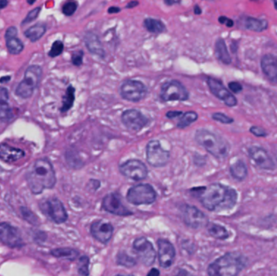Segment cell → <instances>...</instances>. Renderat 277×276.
<instances>
[{
    "label": "cell",
    "mask_w": 277,
    "mask_h": 276,
    "mask_svg": "<svg viewBox=\"0 0 277 276\" xmlns=\"http://www.w3.org/2000/svg\"><path fill=\"white\" fill-rule=\"evenodd\" d=\"M198 190V198L206 209L211 211H228L234 207L238 201V194L235 189L222 185L214 183L208 187L196 189Z\"/></svg>",
    "instance_id": "cell-1"
},
{
    "label": "cell",
    "mask_w": 277,
    "mask_h": 276,
    "mask_svg": "<svg viewBox=\"0 0 277 276\" xmlns=\"http://www.w3.org/2000/svg\"><path fill=\"white\" fill-rule=\"evenodd\" d=\"M30 190L35 195L42 193L44 189H52L56 184V172L47 159L36 160L31 170L26 175Z\"/></svg>",
    "instance_id": "cell-2"
},
{
    "label": "cell",
    "mask_w": 277,
    "mask_h": 276,
    "mask_svg": "<svg viewBox=\"0 0 277 276\" xmlns=\"http://www.w3.org/2000/svg\"><path fill=\"white\" fill-rule=\"evenodd\" d=\"M247 264V259L239 252H229L214 261L208 268L212 276L238 275Z\"/></svg>",
    "instance_id": "cell-3"
},
{
    "label": "cell",
    "mask_w": 277,
    "mask_h": 276,
    "mask_svg": "<svg viewBox=\"0 0 277 276\" xmlns=\"http://www.w3.org/2000/svg\"><path fill=\"white\" fill-rule=\"evenodd\" d=\"M195 139L200 146L212 154L214 157L219 160H223L227 157L230 152V145L220 135L206 129H200L196 131Z\"/></svg>",
    "instance_id": "cell-4"
},
{
    "label": "cell",
    "mask_w": 277,
    "mask_h": 276,
    "mask_svg": "<svg viewBox=\"0 0 277 276\" xmlns=\"http://www.w3.org/2000/svg\"><path fill=\"white\" fill-rule=\"evenodd\" d=\"M42 75V67L37 65L29 67L24 73V79L16 88V95L24 99L31 97L34 89L38 87Z\"/></svg>",
    "instance_id": "cell-5"
},
{
    "label": "cell",
    "mask_w": 277,
    "mask_h": 276,
    "mask_svg": "<svg viewBox=\"0 0 277 276\" xmlns=\"http://www.w3.org/2000/svg\"><path fill=\"white\" fill-rule=\"evenodd\" d=\"M156 193L149 184H138L129 189L127 195V201L134 205H149L154 203Z\"/></svg>",
    "instance_id": "cell-6"
},
{
    "label": "cell",
    "mask_w": 277,
    "mask_h": 276,
    "mask_svg": "<svg viewBox=\"0 0 277 276\" xmlns=\"http://www.w3.org/2000/svg\"><path fill=\"white\" fill-rule=\"evenodd\" d=\"M148 89L141 81L127 79L120 87V95L124 100L131 102H138L146 97Z\"/></svg>",
    "instance_id": "cell-7"
},
{
    "label": "cell",
    "mask_w": 277,
    "mask_h": 276,
    "mask_svg": "<svg viewBox=\"0 0 277 276\" xmlns=\"http://www.w3.org/2000/svg\"><path fill=\"white\" fill-rule=\"evenodd\" d=\"M40 208L46 216L56 224H63L68 219V213L60 200L50 198L40 203Z\"/></svg>",
    "instance_id": "cell-8"
},
{
    "label": "cell",
    "mask_w": 277,
    "mask_h": 276,
    "mask_svg": "<svg viewBox=\"0 0 277 276\" xmlns=\"http://www.w3.org/2000/svg\"><path fill=\"white\" fill-rule=\"evenodd\" d=\"M160 98L164 101H184L188 100L189 93L179 81H168L161 86Z\"/></svg>",
    "instance_id": "cell-9"
},
{
    "label": "cell",
    "mask_w": 277,
    "mask_h": 276,
    "mask_svg": "<svg viewBox=\"0 0 277 276\" xmlns=\"http://www.w3.org/2000/svg\"><path fill=\"white\" fill-rule=\"evenodd\" d=\"M147 161L153 167H163L168 163L171 154L164 150L158 140H152L146 147Z\"/></svg>",
    "instance_id": "cell-10"
},
{
    "label": "cell",
    "mask_w": 277,
    "mask_h": 276,
    "mask_svg": "<svg viewBox=\"0 0 277 276\" xmlns=\"http://www.w3.org/2000/svg\"><path fill=\"white\" fill-rule=\"evenodd\" d=\"M133 249L137 256L146 266H150L156 260V253L152 243L145 237H138L133 242Z\"/></svg>",
    "instance_id": "cell-11"
},
{
    "label": "cell",
    "mask_w": 277,
    "mask_h": 276,
    "mask_svg": "<svg viewBox=\"0 0 277 276\" xmlns=\"http://www.w3.org/2000/svg\"><path fill=\"white\" fill-rule=\"evenodd\" d=\"M121 174L129 179L142 181L148 176L149 170L142 161L138 160H129L119 166Z\"/></svg>",
    "instance_id": "cell-12"
},
{
    "label": "cell",
    "mask_w": 277,
    "mask_h": 276,
    "mask_svg": "<svg viewBox=\"0 0 277 276\" xmlns=\"http://www.w3.org/2000/svg\"><path fill=\"white\" fill-rule=\"evenodd\" d=\"M0 242L11 248H20L24 245L19 230L8 223H0Z\"/></svg>",
    "instance_id": "cell-13"
},
{
    "label": "cell",
    "mask_w": 277,
    "mask_h": 276,
    "mask_svg": "<svg viewBox=\"0 0 277 276\" xmlns=\"http://www.w3.org/2000/svg\"><path fill=\"white\" fill-rule=\"evenodd\" d=\"M183 221L188 227L197 229L204 227L208 225V219L206 215L197 207L193 206L186 205L182 211Z\"/></svg>",
    "instance_id": "cell-14"
},
{
    "label": "cell",
    "mask_w": 277,
    "mask_h": 276,
    "mask_svg": "<svg viewBox=\"0 0 277 276\" xmlns=\"http://www.w3.org/2000/svg\"><path fill=\"white\" fill-rule=\"evenodd\" d=\"M122 121L129 130L133 131H140L149 123L148 118L137 109L124 111L122 115Z\"/></svg>",
    "instance_id": "cell-15"
},
{
    "label": "cell",
    "mask_w": 277,
    "mask_h": 276,
    "mask_svg": "<svg viewBox=\"0 0 277 276\" xmlns=\"http://www.w3.org/2000/svg\"><path fill=\"white\" fill-rule=\"evenodd\" d=\"M102 207L113 215L119 216L132 215V212L122 203L121 198L118 194L111 193L105 196L102 201Z\"/></svg>",
    "instance_id": "cell-16"
},
{
    "label": "cell",
    "mask_w": 277,
    "mask_h": 276,
    "mask_svg": "<svg viewBox=\"0 0 277 276\" xmlns=\"http://www.w3.org/2000/svg\"><path fill=\"white\" fill-rule=\"evenodd\" d=\"M208 85L211 93L218 99L224 101L227 106L234 107L238 104L236 97L225 87L220 81L214 78H208Z\"/></svg>",
    "instance_id": "cell-17"
},
{
    "label": "cell",
    "mask_w": 277,
    "mask_h": 276,
    "mask_svg": "<svg viewBox=\"0 0 277 276\" xmlns=\"http://www.w3.org/2000/svg\"><path fill=\"white\" fill-rule=\"evenodd\" d=\"M157 246L160 266L163 268L171 267L174 263L176 255V251L172 243L165 239H159L157 241Z\"/></svg>",
    "instance_id": "cell-18"
},
{
    "label": "cell",
    "mask_w": 277,
    "mask_h": 276,
    "mask_svg": "<svg viewBox=\"0 0 277 276\" xmlns=\"http://www.w3.org/2000/svg\"><path fill=\"white\" fill-rule=\"evenodd\" d=\"M113 233V226L108 222L97 220L92 224L91 233L93 237L102 244H106L110 241Z\"/></svg>",
    "instance_id": "cell-19"
},
{
    "label": "cell",
    "mask_w": 277,
    "mask_h": 276,
    "mask_svg": "<svg viewBox=\"0 0 277 276\" xmlns=\"http://www.w3.org/2000/svg\"><path fill=\"white\" fill-rule=\"evenodd\" d=\"M250 157L255 161L260 168L271 170L275 169V163L267 151L260 147H252L249 149Z\"/></svg>",
    "instance_id": "cell-20"
},
{
    "label": "cell",
    "mask_w": 277,
    "mask_h": 276,
    "mask_svg": "<svg viewBox=\"0 0 277 276\" xmlns=\"http://www.w3.org/2000/svg\"><path fill=\"white\" fill-rule=\"evenodd\" d=\"M24 151L20 148H13L6 144H0V159L8 164L18 161L24 157Z\"/></svg>",
    "instance_id": "cell-21"
},
{
    "label": "cell",
    "mask_w": 277,
    "mask_h": 276,
    "mask_svg": "<svg viewBox=\"0 0 277 276\" xmlns=\"http://www.w3.org/2000/svg\"><path fill=\"white\" fill-rule=\"evenodd\" d=\"M261 68L267 79L277 83V57L266 54L262 58Z\"/></svg>",
    "instance_id": "cell-22"
},
{
    "label": "cell",
    "mask_w": 277,
    "mask_h": 276,
    "mask_svg": "<svg viewBox=\"0 0 277 276\" xmlns=\"http://www.w3.org/2000/svg\"><path fill=\"white\" fill-rule=\"evenodd\" d=\"M85 43L90 53L102 59L105 58V49L99 38L95 34H93L92 32L86 33L85 35Z\"/></svg>",
    "instance_id": "cell-23"
},
{
    "label": "cell",
    "mask_w": 277,
    "mask_h": 276,
    "mask_svg": "<svg viewBox=\"0 0 277 276\" xmlns=\"http://www.w3.org/2000/svg\"><path fill=\"white\" fill-rule=\"evenodd\" d=\"M9 94L5 88L0 87V120L8 121L13 116L9 103Z\"/></svg>",
    "instance_id": "cell-24"
},
{
    "label": "cell",
    "mask_w": 277,
    "mask_h": 276,
    "mask_svg": "<svg viewBox=\"0 0 277 276\" xmlns=\"http://www.w3.org/2000/svg\"><path fill=\"white\" fill-rule=\"evenodd\" d=\"M244 27L245 30L251 31L261 33L267 30L268 27V22L266 20H260L254 17H246L244 20Z\"/></svg>",
    "instance_id": "cell-25"
},
{
    "label": "cell",
    "mask_w": 277,
    "mask_h": 276,
    "mask_svg": "<svg viewBox=\"0 0 277 276\" xmlns=\"http://www.w3.org/2000/svg\"><path fill=\"white\" fill-rule=\"evenodd\" d=\"M215 52L218 60L226 65H230L232 62L231 57L228 51L227 46L224 40L220 38L216 41Z\"/></svg>",
    "instance_id": "cell-26"
},
{
    "label": "cell",
    "mask_w": 277,
    "mask_h": 276,
    "mask_svg": "<svg viewBox=\"0 0 277 276\" xmlns=\"http://www.w3.org/2000/svg\"><path fill=\"white\" fill-rule=\"evenodd\" d=\"M46 25L42 23H39L26 30L24 32V36L32 42H38V40L41 39L44 34H46Z\"/></svg>",
    "instance_id": "cell-27"
},
{
    "label": "cell",
    "mask_w": 277,
    "mask_h": 276,
    "mask_svg": "<svg viewBox=\"0 0 277 276\" xmlns=\"http://www.w3.org/2000/svg\"><path fill=\"white\" fill-rule=\"evenodd\" d=\"M144 26L148 31L152 34H162L165 31V25L161 20L153 18H147L144 20Z\"/></svg>",
    "instance_id": "cell-28"
},
{
    "label": "cell",
    "mask_w": 277,
    "mask_h": 276,
    "mask_svg": "<svg viewBox=\"0 0 277 276\" xmlns=\"http://www.w3.org/2000/svg\"><path fill=\"white\" fill-rule=\"evenodd\" d=\"M231 175L238 181H242L247 176V167L242 160H238L230 166Z\"/></svg>",
    "instance_id": "cell-29"
},
{
    "label": "cell",
    "mask_w": 277,
    "mask_h": 276,
    "mask_svg": "<svg viewBox=\"0 0 277 276\" xmlns=\"http://www.w3.org/2000/svg\"><path fill=\"white\" fill-rule=\"evenodd\" d=\"M52 255L58 259H65V260L74 261L76 259L79 252L74 249L71 248H60L53 250L50 252Z\"/></svg>",
    "instance_id": "cell-30"
},
{
    "label": "cell",
    "mask_w": 277,
    "mask_h": 276,
    "mask_svg": "<svg viewBox=\"0 0 277 276\" xmlns=\"http://www.w3.org/2000/svg\"><path fill=\"white\" fill-rule=\"evenodd\" d=\"M207 229H208L210 236H212L214 238L225 240L230 237V233L228 232L227 229L221 225L212 223L208 224Z\"/></svg>",
    "instance_id": "cell-31"
},
{
    "label": "cell",
    "mask_w": 277,
    "mask_h": 276,
    "mask_svg": "<svg viewBox=\"0 0 277 276\" xmlns=\"http://www.w3.org/2000/svg\"><path fill=\"white\" fill-rule=\"evenodd\" d=\"M6 46L8 52L11 54H19L24 49V44L20 39L16 38H8L6 39Z\"/></svg>",
    "instance_id": "cell-32"
},
{
    "label": "cell",
    "mask_w": 277,
    "mask_h": 276,
    "mask_svg": "<svg viewBox=\"0 0 277 276\" xmlns=\"http://www.w3.org/2000/svg\"><path fill=\"white\" fill-rule=\"evenodd\" d=\"M74 101H75V89L72 86H69L63 100L62 112L65 113L69 111L70 108L73 106Z\"/></svg>",
    "instance_id": "cell-33"
},
{
    "label": "cell",
    "mask_w": 277,
    "mask_h": 276,
    "mask_svg": "<svg viewBox=\"0 0 277 276\" xmlns=\"http://www.w3.org/2000/svg\"><path fill=\"white\" fill-rule=\"evenodd\" d=\"M198 119V115L194 111H188L182 115L180 120L178 122L177 126L178 128H186L192 123H195Z\"/></svg>",
    "instance_id": "cell-34"
},
{
    "label": "cell",
    "mask_w": 277,
    "mask_h": 276,
    "mask_svg": "<svg viewBox=\"0 0 277 276\" xmlns=\"http://www.w3.org/2000/svg\"><path fill=\"white\" fill-rule=\"evenodd\" d=\"M118 264L125 267H132L136 265V261L125 252H119L117 256Z\"/></svg>",
    "instance_id": "cell-35"
},
{
    "label": "cell",
    "mask_w": 277,
    "mask_h": 276,
    "mask_svg": "<svg viewBox=\"0 0 277 276\" xmlns=\"http://www.w3.org/2000/svg\"><path fill=\"white\" fill-rule=\"evenodd\" d=\"M78 8V3L75 0H68L65 4H64L62 12L65 16H71L76 12Z\"/></svg>",
    "instance_id": "cell-36"
},
{
    "label": "cell",
    "mask_w": 277,
    "mask_h": 276,
    "mask_svg": "<svg viewBox=\"0 0 277 276\" xmlns=\"http://www.w3.org/2000/svg\"><path fill=\"white\" fill-rule=\"evenodd\" d=\"M89 259L87 256H82L79 258L78 263V273L81 275H89Z\"/></svg>",
    "instance_id": "cell-37"
},
{
    "label": "cell",
    "mask_w": 277,
    "mask_h": 276,
    "mask_svg": "<svg viewBox=\"0 0 277 276\" xmlns=\"http://www.w3.org/2000/svg\"><path fill=\"white\" fill-rule=\"evenodd\" d=\"M64 43L61 41H56L52 45L51 49L49 52V56L51 58L58 57L60 56L63 51H64Z\"/></svg>",
    "instance_id": "cell-38"
},
{
    "label": "cell",
    "mask_w": 277,
    "mask_h": 276,
    "mask_svg": "<svg viewBox=\"0 0 277 276\" xmlns=\"http://www.w3.org/2000/svg\"><path fill=\"white\" fill-rule=\"evenodd\" d=\"M21 213L22 215H23V217H24V219H26L28 222H30V223L33 224V225H36V224L38 223L37 217H36L32 211H30L28 208L22 207Z\"/></svg>",
    "instance_id": "cell-39"
},
{
    "label": "cell",
    "mask_w": 277,
    "mask_h": 276,
    "mask_svg": "<svg viewBox=\"0 0 277 276\" xmlns=\"http://www.w3.org/2000/svg\"><path fill=\"white\" fill-rule=\"evenodd\" d=\"M212 119L214 120L220 122V123H224V124H230V123H234V119L227 116V115L222 114V113H215L212 115Z\"/></svg>",
    "instance_id": "cell-40"
},
{
    "label": "cell",
    "mask_w": 277,
    "mask_h": 276,
    "mask_svg": "<svg viewBox=\"0 0 277 276\" xmlns=\"http://www.w3.org/2000/svg\"><path fill=\"white\" fill-rule=\"evenodd\" d=\"M40 12H41V8L40 7L34 8L32 11H30L29 12V14L26 16L25 19L22 22V24H27L29 23L34 21L39 16Z\"/></svg>",
    "instance_id": "cell-41"
},
{
    "label": "cell",
    "mask_w": 277,
    "mask_h": 276,
    "mask_svg": "<svg viewBox=\"0 0 277 276\" xmlns=\"http://www.w3.org/2000/svg\"><path fill=\"white\" fill-rule=\"evenodd\" d=\"M83 58L84 52L82 50L75 52L72 54V57H71V62H72L74 65L76 66V67H79V66H81L83 64Z\"/></svg>",
    "instance_id": "cell-42"
},
{
    "label": "cell",
    "mask_w": 277,
    "mask_h": 276,
    "mask_svg": "<svg viewBox=\"0 0 277 276\" xmlns=\"http://www.w3.org/2000/svg\"><path fill=\"white\" fill-rule=\"evenodd\" d=\"M251 132L256 135L257 137H263L265 136L267 133H266L265 130H263L261 127H258V126H252L251 128Z\"/></svg>",
    "instance_id": "cell-43"
},
{
    "label": "cell",
    "mask_w": 277,
    "mask_h": 276,
    "mask_svg": "<svg viewBox=\"0 0 277 276\" xmlns=\"http://www.w3.org/2000/svg\"><path fill=\"white\" fill-rule=\"evenodd\" d=\"M229 88L234 93H239L242 91V85L238 82H230L229 84Z\"/></svg>",
    "instance_id": "cell-44"
},
{
    "label": "cell",
    "mask_w": 277,
    "mask_h": 276,
    "mask_svg": "<svg viewBox=\"0 0 277 276\" xmlns=\"http://www.w3.org/2000/svg\"><path fill=\"white\" fill-rule=\"evenodd\" d=\"M17 29L14 26H12V27L7 30L5 38L8 39V38H16V35H17Z\"/></svg>",
    "instance_id": "cell-45"
},
{
    "label": "cell",
    "mask_w": 277,
    "mask_h": 276,
    "mask_svg": "<svg viewBox=\"0 0 277 276\" xmlns=\"http://www.w3.org/2000/svg\"><path fill=\"white\" fill-rule=\"evenodd\" d=\"M218 20H219L220 24H226L228 28H231V27L234 26V21L231 19H230V18L226 17V16H220L218 19Z\"/></svg>",
    "instance_id": "cell-46"
},
{
    "label": "cell",
    "mask_w": 277,
    "mask_h": 276,
    "mask_svg": "<svg viewBox=\"0 0 277 276\" xmlns=\"http://www.w3.org/2000/svg\"><path fill=\"white\" fill-rule=\"evenodd\" d=\"M181 115H182V112L181 111H170L167 113V116L169 119H174L175 117L179 116Z\"/></svg>",
    "instance_id": "cell-47"
},
{
    "label": "cell",
    "mask_w": 277,
    "mask_h": 276,
    "mask_svg": "<svg viewBox=\"0 0 277 276\" xmlns=\"http://www.w3.org/2000/svg\"><path fill=\"white\" fill-rule=\"evenodd\" d=\"M120 11H121V9L119 7H110L108 9V13L109 14H116V13H119Z\"/></svg>",
    "instance_id": "cell-48"
},
{
    "label": "cell",
    "mask_w": 277,
    "mask_h": 276,
    "mask_svg": "<svg viewBox=\"0 0 277 276\" xmlns=\"http://www.w3.org/2000/svg\"><path fill=\"white\" fill-rule=\"evenodd\" d=\"M138 1H136V0H133V1H131V2H129L128 4H127L126 8H128V9H130V8H135V7L138 6Z\"/></svg>",
    "instance_id": "cell-49"
},
{
    "label": "cell",
    "mask_w": 277,
    "mask_h": 276,
    "mask_svg": "<svg viewBox=\"0 0 277 276\" xmlns=\"http://www.w3.org/2000/svg\"><path fill=\"white\" fill-rule=\"evenodd\" d=\"M164 3L167 6H172L174 4L179 3V0H164Z\"/></svg>",
    "instance_id": "cell-50"
},
{
    "label": "cell",
    "mask_w": 277,
    "mask_h": 276,
    "mask_svg": "<svg viewBox=\"0 0 277 276\" xmlns=\"http://www.w3.org/2000/svg\"><path fill=\"white\" fill-rule=\"evenodd\" d=\"M194 13L196 15H200L202 13V9L200 8L199 5H196L194 8Z\"/></svg>",
    "instance_id": "cell-51"
},
{
    "label": "cell",
    "mask_w": 277,
    "mask_h": 276,
    "mask_svg": "<svg viewBox=\"0 0 277 276\" xmlns=\"http://www.w3.org/2000/svg\"><path fill=\"white\" fill-rule=\"evenodd\" d=\"M160 274V271H159L158 270H156V269H153V270H151V271H149V274H148V275H159Z\"/></svg>",
    "instance_id": "cell-52"
},
{
    "label": "cell",
    "mask_w": 277,
    "mask_h": 276,
    "mask_svg": "<svg viewBox=\"0 0 277 276\" xmlns=\"http://www.w3.org/2000/svg\"><path fill=\"white\" fill-rule=\"evenodd\" d=\"M8 6V0H0V9H4Z\"/></svg>",
    "instance_id": "cell-53"
},
{
    "label": "cell",
    "mask_w": 277,
    "mask_h": 276,
    "mask_svg": "<svg viewBox=\"0 0 277 276\" xmlns=\"http://www.w3.org/2000/svg\"><path fill=\"white\" fill-rule=\"evenodd\" d=\"M10 80V76L3 77L2 79H0L1 83H4V81Z\"/></svg>",
    "instance_id": "cell-54"
},
{
    "label": "cell",
    "mask_w": 277,
    "mask_h": 276,
    "mask_svg": "<svg viewBox=\"0 0 277 276\" xmlns=\"http://www.w3.org/2000/svg\"><path fill=\"white\" fill-rule=\"evenodd\" d=\"M36 2V0H28L29 4H34Z\"/></svg>",
    "instance_id": "cell-55"
},
{
    "label": "cell",
    "mask_w": 277,
    "mask_h": 276,
    "mask_svg": "<svg viewBox=\"0 0 277 276\" xmlns=\"http://www.w3.org/2000/svg\"><path fill=\"white\" fill-rule=\"evenodd\" d=\"M274 5H275V8L277 10V0H274Z\"/></svg>",
    "instance_id": "cell-56"
},
{
    "label": "cell",
    "mask_w": 277,
    "mask_h": 276,
    "mask_svg": "<svg viewBox=\"0 0 277 276\" xmlns=\"http://www.w3.org/2000/svg\"><path fill=\"white\" fill-rule=\"evenodd\" d=\"M1 170H1V168H0V172H1Z\"/></svg>",
    "instance_id": "cell-57"
},
{
    "label": "cell",
    "mask_w": 277,
    "mask_h": 276,
    "mask_svg": "<svg viewBox=\"0 0 277 276\" xmlns=\"http://www.w3.org/2000/svg\"><path fill=\"white\" fill-rule=\"evenodd\" d=\"M276 160H277V153H276Z\"/></svg>",
    "instance_id": "cell-58"
}]
</instances>
